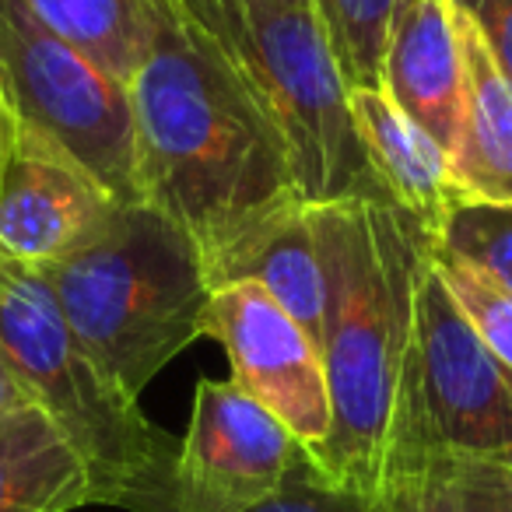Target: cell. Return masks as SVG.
Returning a JSON list of instances; mask_svg holds the SVG:
<instances>
[{"label": "cell", "instance_id": "obj_6", "mask_svg": "<svg viewBox=\"0 0 512 512\" xmlns=\"http://www.w3.org/2000/svg\"><path fill=\"white\" fill-rule=\"evenodd\" d=\"M393 453H456L512 463V372L477 337L425 256L393 407Z\"/></svg>", "mask_w": 512, "mask_h": 512}, {"label": "cell", "instance_id": "obj_13", "mask_svg": "<svg viewBox=\"0 0 512 512\" xmlns=\"http://www.w3.org/2000/svg\"><path fill=\"white\" fill-rule=\"evenodd\" d=\"M463 57L460 134L449 151V179L460 204L512 207V85L477 29L453 8Z\"/></svg>", "mask_w": 512, "mask_h": 512}, {"label": "cell", "instance_id": "obj_12", "mask_svg": "<svg viewBox=\"0 0 512 512\" xmlns=\"http://www.w3.org/2000/svg\"><path fill=\"white\" fill-rule=\"evenodd\" d=\"M344 99L383 197L435 239L449 211L460 204L449 179L446 151L425 130L414 127L386 99L383 88H348Z\"/></svg>", "mask_w": 512, "mask_h": 512}, {"label": "cell", "instance_id": "obj_11", "mask_svg": "<svg viewBox=\"0 0 512 512\" xmlns=\"http://www.w3.org/2000/svg\"><path fill=\"white\" fill-rule=\"evenodd\" d=\"M379 88L449 158L463 113V57L449 0H397Z\"/></svg>", "mask_w": 512, "mask_h": 512}, {"label": "cell", "instance_id": "obj_16", "mask_svg": "<svg viewBox=\"0 0 512 512\" xmlns=\"http://www.w3.org/2000/svg\"><path fill=\"white\" fill-rule=\"evenodd\" d=\"M369 512H512V463L393 453Z\"/></svg>", "mask_w": 512, "mask_h": 512}, {"label": "cell", "instance_id": "obj_23", "mask_svg": "<svg viewBox=\"0 0 512 512\" xmlns=\"http://www.w3.org/2000/svg\"><path fill=\"white\" fill-rule=\"evenodd\" d=\"M22 404H29V393L22 390V383H18L15 372L8 369V362H4V355H0V418Z\"/></svg>", "mask_w": 512, "mask_h": 512}, {"label": "cell", "instance_id": "obj_24", "mask_svg": "<svg viewBox=\"0 0 512 512\" xmlns=\"http://www.w3.org/2000/svg\"><path fill=\"white\" fill-rule=\"evenodd\" d=\"M18 127H22V123H18L15 109H11V102H8V92H4V81H0V155L11 148Z\"/></svg>", "mask_w": 512, "mask_h": 512}, {"label": "cell", "instance_id": "obj_1", "mask_svg": "<svg viewBox=\"0 0 512 512\" xmlns=\"http://www.w3.org/2000/svg\"><path fill=\"white\" fill-rule=\"evenodd\" d=\"M127 92L141 200L190 232L214 285L253 235L302 207L285 148L172 0Z\"/></svg>", "mask_w": 512, "mask_h": 512}, {"label": "cell", "instance_id": "obj_17", "mask_svg": "<svg viewBox=\"0 0 512 512\" xmlns=\"http://www.w3.org/2000/svg\"><path fill=\"white\" fill-rule=\"evenodd\" d=\"M50 32L130 85L162 22L165 0H22Z\"/></svg>", "mask_w": 512, "mask_h": 512}, {"label": "cell", "instance_id": "obj_5", "mask_svg": "<svg viewBox=\"0 0 512 512\" xmlns=\"http://www.w3.org/2000/svg\"><path fill=\"white\" fill-rule=\"evenodd\" d=\"M0 355L67 435L92 477V505L141 512L162 495L176 446L74 337L39 271L0 249Z\"/></svg>", "mask_w": 512, "mask_h": 512}, {"label": "cell", "instance_id": "obj_21", "mask_svg": "<svg viewBox=\"0 0 512 512\" xmlns=\"http://www.w3.org/2000/svg\"><path fill=\"white\" fill-rule=\"evenodd\" d=\"M249 512H369V509L362 502H355V498L334 491L330 484H323L316 477V470L309 467L306 456H299L285 488Z\"/></svg>", "mask_w": 512, "mask_h": 512}, {"label": "cell", "instance_id": "obj_25", "mask_svg": "<svg viewBox=\"0 0 512 512\" xmlns=\"http://www.w3.org/2000/svg\"><path fill=\"white\" fill-rule=\"evenodd\" d=\"M285 4H306V8H309V0H285Z\"/></svg>", "mask_w": 512, "mask_h": 512}, {"label": "cell", "instance_id": "obj_15", "mask_svg": "<svg viewBox=\"0 0 512 512\" xmlns=\"http://www.w3.org/2000/svg\"><path fill=\"white\" fill-rule=\"evenodd\" d=\"M232 281H256L295 323L309 334L320 351L323 306H327V281H323L320 249H316L309 204L281 214L278 221L246 242L239 253L218 271L211 288Z\"/></svg>", "mask_w": 512, "mask_h": 512}, {"label": "cell", "instance_id": "obj_18", "mask_svg": "<svg viewBox=\"0 0 512 512\" xmlns=\"http://www.w3.org/2000/svg\"><path fill=\"white\" fill-rule=\"evenodd\" d=\"M334 67L348 88H379L397 0H309Z\"/></svg>", "mask_w": 512, "mask_h": 512}, {"label": "cell", "instance_id": "obj_2", "mask_svg": "<svg viewBox=\"0 0 512 512\" xmlns=\"http://www.w3.org/2000/svg\"><path fill=\"white\" fill-rule=\"evenodd\" d=\"M309 221L327 281L320 362L330 432L302 456L323 484L369 509L383 484L414 285L432 235L383 197L313 204Z\"/></svg>", "mask_w": 512, "mask_h": 512}, {"label": "cell", "instance_id": "obj_9", "mask_svg": "<svg viewBox=\"0 0 512 512\" xmlns=\"http://www.w3.org/2000/svg\"><path fill=\"white\" fill-rule=\"evenodd\" d=\"M200 337L225 348L232 383L271 411L302 453H313L327 439L330 397L320 351L256 281L211 288Z\"/></svg>", "mask_w": 512, "mask_h": 512}, {"label": "cell", "instance_id": "obj_3", "mask_svg": "<svg viewBox=\"0 0 512 512\" xmlns=\"http://www.w3.org/2000/svg\"><path fill=\"white\" fill-rule=\"evenodd\" d=\"M85 351L130 393L200 337L211 299L197 242L151 204H120L60 264L39 271Z\"/></svg>", "mask_w": 512, "mask_h": 512}, {"label": "cell", "instance_id": "obj_22", "mask_svg": "<svg viewBox=\"0 0 512 512\" xmlns=\"http://www.w3.org/2000/svg\"><path fill=\"white\" fill-rule=\"evenodd\" d=\"M449 4L474 25L498 71L512 85V0H449Z\"/></svg>", "mask_w": 512, "mask_h": 512}, {"label": "cell", "instance_id": "obj_19", "mask_svg": "<svg viewBox=\"0 0 512 512\" xmlns=\"http://www.w3.org/2000/svg\"><path fill=\"white\" fill-rule=\"evenodd\" d=\"M432 242L512 299V207L456 204Z\"/></svg>", "mask_w": 512, "mask_h": 512}, {"label": "cell", "instance_id": "obj_8", "mask_svg": "<svg viewBox=\"0 0 512 512\" xmlns=\"http://www.w3.org/2000/svg\"><path fill=\"white\" fill-rule=\"evenodd\" d=\"M302 449L228 379H200L162 495L141 512H249L292 477Z\"/></svg>", "mask_w": 512, "mask_h": 512}, {"label": "cell", "instance_id": "obj_20", "mask_svg": "<svg viewBox=\"0 0 512 512\" xmlns=\"http://www.w3.org/2000/svg\"><path fill=\"white\" fill-rule=\"evenodd\" d=\"M428 260H432L435 271L442 274L449 295H453L456 306L463 309V316H467L470 327L477 330V337H481L491 355L512 372V299L505 292H498L491 281H484L474 267L456 260L446 249H439L435 242H428Z\"/></svg>", "mask_w": 512, "mask_h": 512}, {"label": "cell", "instance_id": "obj_14", "mask_svg": "<svg viewBox=\"0 0 512 512\" xmlns=\"http://www.w3.org/2000/svg\"><path fill=\"white\" fill-rule=\"evenodd\" d=\"M92 505L78 449L39 404L0 418V512H71Z\"/></svg>", "mask_w": 512, "mask_h": 512}, {"label": "cell", "instance_id": "obj_4", "mask_svg": "<svg viewBox=\"0 0 512 512\" xmlns=\"http://www.w3.org/2000/svg\"><path fill=\"white\" fill-rule=\"evenodd\" d=\"M271 123L302 204L383 197L313 8L285 0H172ZM386 200V197H383Z\"/></svg>", "mask_w": 512, "mask_h": 512}, {"label": "cell", "instance_id": "obj_10", "mask_svg": "<svg viewBox=\"0 0 512 512\" xmlns=\"http://www.w3.org/2000/svg\"><path fill=\"white\" fill-rule=\"evenodd\" d=\"M120 207L57 141L18 127L0 155V249L32 267L60 264Z\"/></svg>", "mask_w": 512, "mask_h": 512}, {"label": "cell", "instance_id": "obj_7", "mask_svg": "<svg viewBox=\"0 0 512 512\" xmlns=\"http://www.w3.org/2000/svg\"><path fill=\"white\" fill-rule=\"evenodd\" d=\"M0 81L18 123L57 141L120 204H141L127 85L50 32L22 0H0Z\"/></svg>", "mask_w": 512, "mask_h": 512}]
</instances>
